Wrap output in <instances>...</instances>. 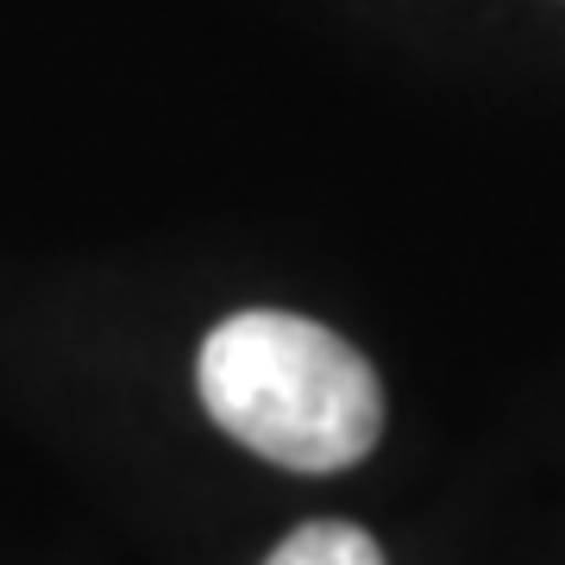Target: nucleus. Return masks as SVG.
I'll use <instances>...</instances> for the list:
<instances>
[{
  "instance_id": "nucleus-1",
  "label": "nucleus",
  "mask_w": 565,
  "mask_h": 565,
  "mask_svg": "<svg viewBox=\"0 0 565 565\" xmlns=\"http://www.w3.org/2000/svg\"><path fill=\"white\" fill-rule=\"evenodd\" d=\"M207 415L282 471H345L384 434V384L333 327L252 308L202 345Z\"/></svg>"
},
{
  "instance_id": "nucleus-2",
  "label": "nucleus",
  "mask_w": 565,
  "mask_h": 565,
  "mask_svg": "<svg viewBox=\"0 0 565 565\" xmlns=\"http://www.w3.org/2000/svg\"><path fill=\"white\" fill-rule=\"evenodd\" d=\"M264 565H384V546L352 522H308L289 541H277Z\"/></svg>"
}]
</instances>
